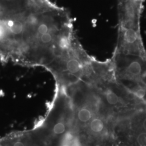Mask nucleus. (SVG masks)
<instances>
[{
    "label": "nucleus",
    "mask_w": 146,
    "mask_h": 146,
    "mask_svg": "<svg viewBox=\"0 0 146 146\" xmlns=\"http://www.w3.org/2000/svg\"><path fill=\"white\" fill-rule=\"evenodd\" d=\"M118 14L141 16L145 0H117Z\"/></svg>",
    "instance_id": "obj_1"
},
{
    "label": "nucleus",
    "mask_w": 146,
    "mask_h": 146,
    "mask_svg": "<svg viewBox=\"0 0 146 146\" xmlns=\"http://www.w3.org/2000/svg\"><path fill=\"white\" fill-rule=\"evenodd\" d=\"M0 146H1V145H0Z\"/></svg>",
    "instance_id": "obj_2"
}]
</instances>
